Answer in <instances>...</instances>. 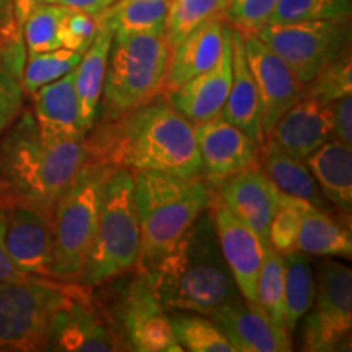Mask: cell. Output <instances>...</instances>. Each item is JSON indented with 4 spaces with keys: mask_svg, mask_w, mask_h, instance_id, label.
I'll return each instance as SVG.
<instances>
[{
    "mask_svg": "<svg viewBox=\"0 0 352 352\" xmlns=\"http://www.w3.org/2000/svg\"><path fill=\"white\" fill-rule=\"evenodd\" d=\"M67 8L56 3L41 2L30 13L21 25V34L26 46V54L54 51L63 47L60 43V21Z\"/></svg>",
    "mask_w": 352,
    "mask_h": 352,
    "instance_id": "cell-35",
    "label": "cell"
},
{
    "mask_svg": "<svg viewBox=\"0 0 352 352\" xmlns=\"http://www.w3.org/2000/svg\"><path fill=\"white\" fill-rule=\"evenodd\" d=\"M308 206H310V202L280 192L279 206L272 215L270 232H267V243L277 253L287 254L290 252H296L302 217Z\"/></svg>",
    "mask_w": 352,
    "mask_h": 352,
    "instance_id": "cell-37",
    "label": "cell"
},
{
    "mask_svg": "<svg viewBox=\"0 0 352 352\" xmlns=\"http://www.w3.org/2000/svg\"><path fill=\"white\" fill-rule=\"evenodd\" d=\"M140 254V226L131 171L114 168L107 179L95 235L78 283L98 287L135 270Z\"/></svg>",
    "mask_w": 352,
    "mask_h": 352,
    "instance_id": "cell-6",
    "label": "cell"
},
{
    "mask_svg": "<svg viewBox=\"0 0 352 352\" xmlns=\"http://www.w3.org/2000/svg\"><path fill=\"white\" fill-rule=\"evenodd\" d=\"M120 277L116 285L95 297L104 323L118 351L183 352L175 340L168 315L152 287L145 271L132 270Z\"/></svg>",
    "mask_w": 352,
    "mask_h": 352,
    "instance_id": "cell-7",
    "label": "cell"
},
{
    "mask_svg": "<svg viewBox=\"0 0 352 352\" xmlns=\"http://www.w3.org/2000/svg\"><path fill=\"white\" fill-rule=\"evenodd\" d=\"M305 94L323 104L351 96L352 94V60L351 52H346L331 64H328L314 80L305 85Z\"/></svg>",
    "mask_w": 352,
    "mask_h": 352,
    "instance_id": "cell-38",
    "label": "cell"
},
{
    "mask_svg": "<svg viewBox=\"0 0 352 352\" xmlns=\"http://www.w3.org/2000/svg\"><path fill=\"white\" fill-rule=\"evenodd\" d=\"M256 303L261 307L276 333L290 341V333L284 318V254L271 245L264 248V258L256 283Z\"/></svg>",
    "mask_w": 352,
    "mask_h": 352,
    "instance_id": "cell-30",
    "label": "cell"
},
{
    "mask_svg": "<svg viewBox=\"0 0 352 352\" xmlns=\"http://www.w3.org/2000/svg\"><path fill=\"white\" fill-rule=\"evenodd\" d=\"M87 158L85 139H46L33 113H20L0 140V206H25L51 220Z\"/></svg>",
    "mask_w": 352,
    "mask_h": 352,
    "instance_id": "cell-2",
    "label": "cell"
},
{
    "mask_svg": "<svg viewBox=\"0 0 352 352\" xmlns=\"http://www.w3.org/2000/svg\"><path fill=\"white\" fill-rule=\"evenodd\" d=\"M170 54L164 32L114 33L96 122L118 120L164 95Z\"/></svg>",
    "mask_w": 352,
    "mask_h": 352,
    "instance_id": "cell-5",
    "label": "cell"
},
{
    "mask_svg": "<svg viewBox=\"0 0 352 352\" xmlns=\"http://www.w3.org/2000/svg\"><path fill=\"white\" fill-rule=\"evenodd\" d=\"M315 298V279L307 254H284V318L289 333H294Z\"/></svg>",
    "mask_w": 352,
    "mask_h": 352,
    "instance_id": "cell-29",
    "label": "cell"
},
{
    "mask_svg": "<svg viewBox=\"0 0 352 352\" xmlns=\"http://www.w3.org/2000/svg\"><path fill=\"white\" fill-rule=\"evenodd\" d=\"M113 170L87 158L85 165L56 202L51 217L54 279L78 283L98 222L104 183Z\"/></svg>",
    "mask_w": 352,
    "mask_h": 352,
    "instance_id": "cell-9",
    "label": "cell"
},
{
    "mask_svg": "<svg viewBox=\"0 0 352 352\" xmlns=\"http://www.w3.org/2000/svg\"><path fill=\"white\" fill-rule=\"evenodd\" d=\"M25 277L28 276L16 270L8 256L6 245V209L0 206V284L13 283V280L25 279Z\"/></svg>",
    "mask_w": 352,
    "mask_h": 352,
    "instance_id": "cell-42",
    "label": "cell"
},
{
    "mask_svg": "<svg viewBox=\"0 0 352 352\" xmlns=\"http://www.w3.org/2000/svg\"><path fill=\"white\" fill-rule=\"evenodd\" d=\"M279 0H227L223 19L241 34H254L267 25Z\"/></svg>",
    "mask_w": 352,
    "mask_h": 352,
    "instance_id": "cell-39",
    "label": "cell"
},
{
    "mask_svg": "<svg viewBox=\"0 0 352 352\" xmlns=\"http://www.w3.org/2000/svg\"><path fill=\"white\" fill-rule=\"evenodd\" d=\"M302 320L303 351H336L351 336L352 271L349 266L338 261L321 264L314 303Z\"/></svg>",
    "mask_w": 352,
    "mask_h": 352,
    "instance_id": "cell-11",
    "label": "cell"
},
{
    "mask_svg": "<svg viewBox=\"0 0 352 352\" xmlns=\"http://www.w3.org/2000/svg\"><path fill=\"white\" fill-rule=\"evenodd\" d=\"M165 310L210 316L240 297L206 209L173 248L145 271Z\"/></svg>",
    "mask_w": 352,
    "mask_h": 352,
    "instance_id": "cell-3",
    "label": "cell"
},
{
    "mask_svg": "<svg viewBox=\"0 0 352 352\" xmlns=\"http://www.w3.org/2000/svg\"><path fill=\"white\" fill-rule=\"evenodd\" d=\"M80 59V52L65 50V47L36 52V54H26L23 76H21L23 94L32 96L38 88L64 77L65 74L77 67Z\"/></svg>",
    "mask_w": 352,
    "mask_h": 352,
    "instance_id": "cell-34",
    "label": "cell"
},
{
    "mask_svg": "<svg viewBox=\"0 0 352 352\" xmlns=\"http://www.w3.org/2000/svg\"><path fill=\"white\" fill-rule=\"evenodd\" d=\"M235 351L241 352H287L292 342L285 341L264 315L258 303L245 300L243 297L220 307L210 315Z\"/></svg>",
    "mask_w": 352,
    "mask_h": 352,
    "instance_id": "cell-20",
    "label": "cell"
},
{
    "mask_svg": "<svg viewBox=\"0 0 352 352\" xmlns=\"http://www.w3.org/2000/svg\"><path fill=\"white\" fill-rule=\"evenodd\" d=\"M33 116L46 139H85L80 127L74 70L32 95Z\"/></svg>",
    "mask_w": 352,
    "mask_h": 352,
    "instance_id": "cell-23",
    "label": "cell"
},
{
    "mask_svg": "<svg viewBox=\"0 0 352 352\" xmlns=\"http://www.w3.org/2000/svg\"><path fill=\"white\" fill-rule=\"evenodd\" d=\"M21 34V28L13 12V0H0V43Z\"/></svg>",
    "mask_w": 352,
    "mask_h": 352,
    "instance_id": "cell-43",
    "label": "cell"
},
{
    "mask_svg": "<svg viewBox=\"0 0 352 352\" xmlns=\"http://www.w3.org/2000/svg\"><path fill=\"white\" fill-rule=\"evenodd\" d=\"M258 165L280 192L310 202L320 209L324 208L318 184L305 162L283 151L271 139H264L261 144Z\"/></svg>",
    "mask_w": 352,
    "mask_h": 352,
    "instance_id": "cell-26",
    "label": "cell"
},
{
    "mask_svg": "<svg viewBox=\"0 0 352 352\" xmlns=\"http://www.w3.org/2000/svg\"><path fill=\"white\" fill-rule=\"evenodd\" d=\"M88 160L111 168L160 171L184 178L201 176L195 124L158 98L122 114L95 122L85 135Z\"/></svg>",
    "mask_w": 352,
    "mask_h": 352,
    "instance_id": "cell-1",
    "label": "cell"
},
{
    "mask_svg": "<svg viewBox=\"0 0 352 352\" xmlns=\"http://www.w3.org/2000/svg\"><path fill=\"white\" fill-rule=\"evenodd\" d=\"M39 3H41V0H13V12H15V19L19 21L20 28Z\"/></svg>",
    "mask_w": 352,
    "mask_h": 352,
    "instance_id": "cell-45",
    "label": "cell"
},
{
    "mask_svg": "<svg viewBox=\"0 0 352 352\" xmlns=\"http://www.w3.org/2000/svg\"><path fill=\"white\" fill-rule=\"evenodd\" d=\"M333 113V132L334 139L340 142L351 145L352 144V98H344L334 101L331 104Z\"/></svg>",
    "mask_w": 352,
    "mask_h": 352,
    "instance_id": "cell-41",
    "label": "cell"
},
{
    "mask_svg": "<svg viewBox=\"0 0 352 352\" xmlns=\"http://www.w3.org/2000/svg\"><path fill=\"white\" fill-rule=\"evenodd\" d=\"M170 0H118L101 13L114 33H165Z\"/></svg>",
    "mask_w": 352,
    "mask_h": 352,
    "instance_id": "cell-32",
    "label": "cell"
},
{
    "mask_svg": "<svg viewBox=\"0 0 352 352\" xmlns=\"http://www.w3.org/2000/svg\"><path fill=\"white\" fill-rule=\"evenodd\" d=\"M25 60L23 34L0 43V135L20 116L23 108L21 76Z\"/></svg>",
    "mask_w": 352,
    "mask_h": 352,
    "instance_id": "cell-28",
    "label": "cell"
},
{
    "mask_svg": "<svg viewBox=\"0 0 352 352\" xmlns=\"http://www.w3.org/2000/svg\"><path fill=\"white\" fill-rule=\"evenodd\" d=\"M208 210L212 217L220 252L239 287L240 296L245 300L256 303V283L266 245L217 197L210 196Z\"/></svg>",
    "mask_w": 352,
    "mask_h": 352,
    "instance_id": "cell-14",
    "label": "cell"
},
{
    "mask_svg": "<svg viewBox=\"0 0 352 352\" xmlns=\"http://www.w3.org/2000/svg\"><path fill=\"white\" fill-rule=\"evenodd\" d=\"M232 85V28L227 26L222 54L212 67L164 96L192 124L220 116Z\"/></svg>",
    "mask_w": 352,
    "mask_h": 352,
    "instance_id": "cell-18",
    "label": "cell"
},
{
    "mask_svg": "<svg viewBox=\"0 0 352 352\" xmlns=\"http://www.w3.org/2000/svg\"><path fill=\"white\" fill-rule=\"evenodd\" d=\"M171 331L183 351L191 352H236L222 329L210 316L195 311L171 310Z\"/></svg>",
    "mask_w": 352,
    "mask_h": 352,
    "instance_id": "cell-31",
    "label": "cell"
},
{
    "mask_svg": "<svg viewBox=\"0 0 352 352\" xmlns=\"http://www.w3.org/2000/svg\"><path fill=\"white\" fill-rule=\"evenodd\" d=\"M323 196L342 212L352 209V151L340 140H327L305 158Z\"/></svg>",
    "mask_w": 352,
    "mask_h": 352,
    "instance_id": "cell-25",
    "label": "cell"
},
{
    "mask_svg": "<svg viewBox=\"0 0 352 352\" xmlns=\"http://www.w3.org/2000/svg\"><path fill=\"white\" fill-rule=\"evenodd\" d=\"M46 351L109 352L118 351L109 329L95 302L94 287L70 298L52 321Z\"/></svg>",
    "mask_w": 352,
    "mask_h": 352,
    "instance_id": "cell-15",
    "label": "cell"
},
{
    "mask_svg": "<svg viewBox=\"0 0 352 352\" xmlns=\"http://www.w3.org/2000/svg\"><path fill=\"white\" fill-rule=\"evenodd\" d=\"M232 28V26H230ZM220 116L256 142H264L261 101L248 60L245 56L243 36L232 28V85Z\"/></svg>",
    "mask_w": 352,
    "mask_h": 352,
    "instance_id": "cell-22",
    "label": "cell"
},
{
    "mask_svg": "<svg viewBox=\"0 0 352 352\" xmlns=\"http://www.w3.org/2000/svg\"><path fill=\"white\" fill-rule=\"evenodd\" d=\"M83 289L36 276L0 284V352L46 351L56 314Z\"/></svg>",
    "mask_w": 352,
    "mask_h": 352,
    "instance_id": "cell-8",
    "label": "cell"
},
{
    "mask_svg": "<svg viewBox=\"0 0 352 352\" xmlns=\"http://www.w3.org/2000/svg\"><path fill=\"white\" fill-rule=\"evenodd\" d=\"M113 36L114 30L100 15L98 33H96L94 43L82 54L80 63L74 69V85H76L83 135L91 131L96 122V116H98Z\"/></svg>",
    "mask_w": 352,
    "mask_h": 352,
    "instance_id": "cell-24",
    "label": "cell"
},
{
    "mask_svg": "<svg viewBox=\"0 0 352 352\" xmlns=\"http://www.w3.org/2000/svg\"><path fill=\"white\" fill-rule=\"evenodd\" d=\"M3 209L7 252L16 270L26 276L52 277L54 239L51 220L25 206Z\"/></svg>",
    "mask_w": 352,
    "mask_h": 352,
    "instance_id": "cell-17",
    "label": "cell"
},
{
    "mask_svg": "<svg viewBox=\"0 0 352 352\" xmlns=\"http://www.w3.org/2000/svg\"><path fill=\"white\" fill-rule=\"evenodd\" d=\"M254 34L292 69L303 85L349 52L351 43L349 19L267 23Z\"/></svg>",
    "mask_w": 352,
    "mask_h": 352,
    "instance_id": "cell-10",
    "label": "cell"
},
{
    "mask_svg": "<svg viewBox=\"0 0 352 352\" xmlns=\"http://www.w3.org/2000/svg\"><path fill=\"white\" fill-rule=\"evenodd\" d=\"M195 134L201 176L212 188L228 176L258 165L261 144L222 116L196 124Z\"/></svg>",
    "mask_w": 352,
    "mask_h": 352,
    "instance_id": "cell-13",
    "label": "cell"
},
{
    "mask_svg": "<svg viewBox=\"0 0 352 352\" xmlns=\"http://www.w3.org/2000/svg\"><path fill=\"white\" fill-rule=\"evenodd\" d=\"M352 0H279L267 23L351 19Z\"/></svg>",
    "mask_w": 352,
    "mask_h": 352,
    "instance_id": "cell-36",
    "label": "cell"
},
{
    "mask_svg": "<svg viewBox=\"0 0 352 352\" xmlns=\"http://www.w3.org/2000/svg\"><path fill=\"white\" fill-rule=\"evenodd\" d=\"M243 36L245 56L248 60L261 101L264 139L287 109L302 98L305 85L298 80L292 69L264 44L256 34Z\"/></svg>",
    "mask_w": 352,
    "mask_h": 352,
    "instance_id": "cell-12",
    "label": "cell"
},
{
    "mask_svg": "<svg viewBox=\"0 0 352 352\" xmlns=\"http://www.w3.org/2000/svg\"><path fill=\"white\" fill-rule=\"evenodd\" d=\"M100 30V15L67 8L60 21V43L63 47L83 54Z\"/></svg>",
    "mask_w": 352,
    "mask_h": 352,
    "instance_id": "cell-40",
    "label": "cell"
},
{
    "mask_svg": "<svg viewBox=\"0 0 352 352\" xmlns=\"http://www.w3.org/2000/svg\"><path fill=\"white\" fill-rule=\"evenodd\" d=\"M132 178L140 226L135 270L148 271L208 209L212 189L201 176L184 178L160 171H138Z\"/></svg>",
    "mask_w": 352,
    "mask_h": 352,
    "instance_id": "cell-4",
    "label": "cell"
},
{
    "mask_svg": "<svg viewBox=\"0 0 352 352\" xmlns=\"http://www.w3.org/2000/svg\"><path fill=\"white\" fill-rule=\"evenodd\" d=\"M227 26L228 23L223 16H215L189 33L171 50L164 95L206 72L217 63L222 54Z\"/></svg>",
    "mask_w": 352,
    "mask_h": 352,
    "instance_id": "cell-21",
    "label": "cell"
},
{
    "mask_svg": "<svg viewBox=\"0 0 352 352\" xmlns=\"http://www.w3.org/2000/svg\"><path fill=\"white\" fill-rule=\"evenodd\" d=\"M331 132V104H323L303 94L302 98L279 118L266 139H271L283 151L305 162V158L329 140Z\"/></svg>",
    "mask_w": 352,
    "mask_h": 352,
    "instance_id": "cell-19",
    "label": "cell"
},
{
    "mask_svg": "<svg viewBox=\"0 0 352 352\" xmlns=\"http://www.w3.org/2000/svg\"><path fill=\"white\" fill-rule=\"evenodd\" d=\"M296 250L316 256L351 258L352 235L349 223L310 204L303 212Z\"/></svg>",
    "mask_w": 352,
    "mask_h": 352,
    "instance_id": "cell-27",
    "label": "cell"
},
{
    "mask_svg": "<svg viewBox=\"0 0 352 352\" xmlns=\"http://www.w3.org/2000/svg\"><path fill=\"white\" fill-rule=\"evenodd\" d=\"M227 0H170L165 20V38L170 50L189 33L215 16H223Z\"/></svg>",
    "mask_w": 352,
    "mask_h": 352,
    "instance_id": "cell-33",
    "label": "cell"
},
{
    "mask_svg": "<svg viewBox=\"0 0 352 352\" xmlns=\"http://www.w3.org/2000/svg\"><path fill=\"white\" fill-rule=\"evenodd\" d=\"M214 189L215 197L230 212L256 233L264 245L272 215L279 206L280 191L259 165H253L228 176Z\"/></svg>",
    "mask_w": 352,
    "mask_h": 352,
    "instance_id": "cell-16",
    "label": "cell"
},
{
    "mask_svg": "<svg viewBox=\"0 0 352 352\" xmlns=\"http://www.w3.org/2000/svg\"><path fill=\"white\" fill-rule=\"evenodd\" d=\"M41 2L56 3V6L72 8V10L91 13V15H101V13L107 12L109 7L114 6L118 0H41Z\"/></svg>",
    "mask_w": 352,
    "mask_h": 352,
    "instance_id": "cell-44",
    "label": "cell"
}]
</instances>
